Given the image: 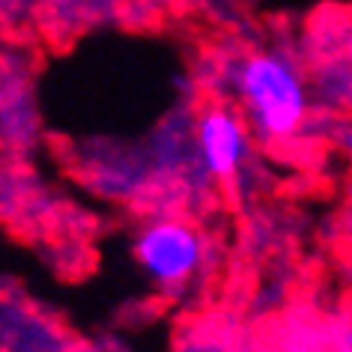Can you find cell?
Returning <instances> with one entry per match:
<instances>
[{
  "label": "cell",
  "mask_w": 352,
  "mask_h": 352,
  "mask_svg": "<svg viewBox=\"0 0 352 352\" xmlns=\"http://www.w3.org/2000/svg\"><path fill=\"white\" fill-rule=\"evenodd\" d=\"M230 87L242 117L263 144L289 140L302 131L311 93L298 63L284 51H251L239 57L230 69Z\"/></svg>",
  "instance_id": "cell-1"
},
{
  "label": "cell",
  "mask_w": 352,
  "mask_h": 352,
  "mask_svg": "<svg viewBox=\"0 0 352 352\" xmlns=\"http://www.w3.org/2000/svg\"><path fill=\"white\" fill-rule=\"evenodd\" d=\"M131 254L153 284L186 287L204 269L206 245L191 224L176 221V218H155L138 230Z\"/></svg>",
  "instance_id": "cell-2"
},
{
  "label": "cell",
  "mask_w": 352,
  "mask_h": 352,
  "mask_svg": "<svg viewBox=\"0 0 352 352\" xmlns=\"http://www.w3.org/2000/svg\"><path fill=\"white\" fill-rule=\"evenodd\" d=\"M251 126L242 111L212 104L195 120V153L206 176L218 182L236 179L251 155Z\"/></svg>",
  "instance_id": "cell-3"
},
{
  "label": "cell",
  "mask_w": 352,
  "mask_h": 352,
  "mask_svg": "<svg viewBox=\"0 0 352 352\" xmlns=\"http://www.w3.org/2000/svg\"><path fill=\"white\" fill-rule=\"evenodd\" d=\"M340 146H343V153L349 155V162H352V126L343 129V135H340Z\"/></svg>",
  "instance_id": "cell-4"
},
{
  "label": "cell",
  "mask_w": 352,
  "mask_h": 352,
  "mask_svg": "<svg viewBox=\"0 0 352 352\" xmlns=\"http://www.w3.org/2000/svg\"><path fill=\"white\" fill-rule=\"evenodd\" d=\"M3 352H10V349H3Z\"/></svg>",
  "instance_id": "cell-5"
}]
</instances>
